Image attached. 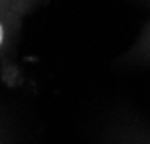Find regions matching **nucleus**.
<instances>
[{"instance_id":"1","label":"nucleus","mask_w":150,"mask_h":144,"mask_svg":"<svg viewBox=\"0 0 150 144\" xmlns=\"http://www.w3.org/2000/svg\"><path fill=\"white\" fill-rule=\"evenodd\" d=\"M12 23H14V14L0 10V51L8 43V39H10V26H12Z\"/></svg>"},{"instance_id":"2","label":"nucleus","mask_w":150,"mask_h":144,"mask_svg":"<svg viewBox=\"0 0 150 144\" xmlns=\"http://www.w3.org/2000/svg\"><path fill=\"white\" fill-rule=\"evenodd\" d=\"M26 4H28V0H0V10L16 14L18 10L26 8Z\"/></svg>"}]
</instances>
